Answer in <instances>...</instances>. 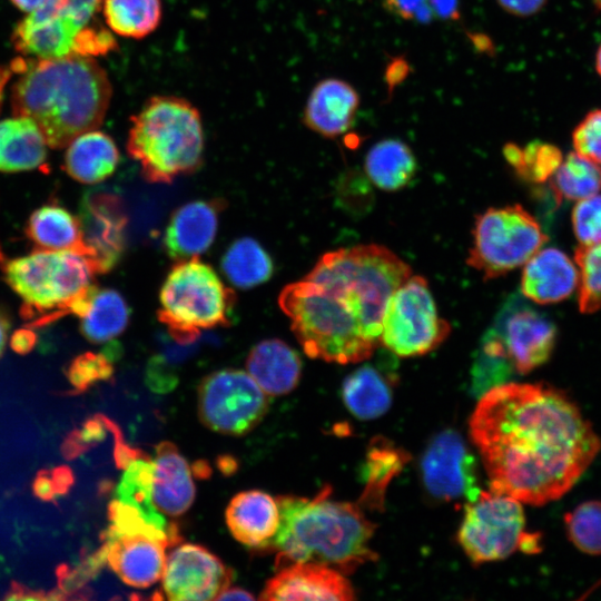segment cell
I'll use <instances>...</instances> for the list:
<instances>
[{
  "instance_id": "1",
  "label": "cell",
  "mask_w": 601,
  "mask_h": 601,
  "mask_svg": "<svg viewBox=\"0 0 601 601\" xmlns=\"http://www.w3.org/2000/svg\"><path fill=\"white\" fill-rule=\"evenodd\" d=\"M469 427L490 491L532 505L570 491L601 447L571 398L544 384L491 388L481 395Z\"/></svg>"
},
{
  "instance_id": "2",
  "label": "cell",
  "mask_w": 601,
  "mask_h": 601,
  "mask_svg": "<svg viewBox=\"0 0 601 601\" xmlns=\"http://www.w3.org/2000/svg\"><path fill=\"white\" fill-rule=\"evenodd\" d=\"M112 88L90 56L28 58L12 86V114L32 119L50 148L60 149L101 126Z\"/></svg>"
},
{
  "instance_id": "3",
  "label": "cell",
  "mask_w": 601,
  "mask_h": 601,
  "mask_svg": "<svg viewBox=\"0 0 601 601\" xmlns=\"http://www.w3.org/2000/svg\"><path fill=\"white\" fill-rule=\"evenodd\" d=\"M279 523L267 550L277 552L276 565L313 562L347 574L374 561L375 526L358 504L331 499L325 486L316 496L280 495Z\"/></svg>"
},
{
  "instance_id": "4",
  "label": "cell",
  "mask_w": 601,
  "mask_h": 601,
  "mask_svg": "<svg viewBox=\"0 0 601 601\" xmlns=\"http://www.w3.org/2000/svg\"><path fill=\"white\" fill-rule=\"evenodd\" d=\"M127 151L149 183L169 184L203 165L204 129L198 109L177 96L148 98L131 116Z\"/></svg>"
},
{
  "instance_id": "5",
  "label": "cell",
  "mask_w": 601,
  "mask_h": 601,
  "mask_svg": "<svg viewBox=\"0 0 601 601\" xmlns=\"http://www.w3.org/2000/svg\"><path fill=\"white\" fill-rule=\"evenodd\" d=\"M278 305L312 358L349 364L370 358L378 343L354 309L336 293L303 278L284 287Z\"/></svg>"
},
{
  "instance_id": "6",
  "label": "cell",
  "mask_w": 601,
  "mask_h": 601,
  "mask_svg": "<svg viewBox=\"0 0 601 601\" xmlns=\"http://www.w3.org/2000/svg\"><path fill=\"white\" fill-rule=\"evenodd\" d=\"M411 274V267L392 250L370 244L324 254L304 278L339 294L380 344L387 302Z\"/></svg>"
},
{
  "instance_id": "7",
  "label": "cell",
  "mask_w": 601,
  "mask_h": 601,
  "mask_svg": "<svg viewBox=\"0 0 601 601\" xmlns=\"http://www.w3.org/2000/svg\"><path fill=\"white\" fill-rule=\"evenodd\" d=\"M3 278L22 299V315L30 326H42L72 314L96 287L97 274L89 259L72 250L35 249L0 262Z\"/></svg>"
},
{
  "instance_id": "8",
  "label": "cell",
  "mask_w": 601,
  "mask_h": 601,
  "mask_svg": "<svg viewBox=\"0 0 601 601\" xmlns=\"http://www.w3.org/2000/svg\"><path fill=\"white\" fill-rule=\"evenodd\" d=\"M159 302V322L177 342L191 343L203 329L231 324L236 295L209 265L193 257L171 267Z\"/></svg>"
},
{
  "instance_id": "9",
  "label": "cell",
  "mask_w": 601,
  "mask_h": 601,
  "mask_svg": "<svg viewBox=\"0 0 601 601\" xmlns=\"http://www.w3.org/2000/svg\"><path fill=\"white\" fill-rule=\"evenodd\" d=\"M472 234L466 263L484 280L524 265L548 240L536 219L519 204L491 207L477 215Z\"/></svg>"
},
{
  "instance_id": "10",
  "label": "cell",
  "mask_w": 601,
  "mask_h": 601,
  "mask_svg": "<svg viewBox=\"0 0 601 601\" xmlns=\"http://www.w3.org/2000/svg\"><path fill=\"white\" fill-rule=\"evenodd\" d=\"M457 540L474 564L502 560L516 550H540V539L525 531L521 502L492 491H481L466 504Z\"/></svg>"
},
{
  "instance_id": "11",
  "label": "cell",
  "mask_w": 601,
  "mask_h": 601,
  "mask_svg": "<svg viewBox=\"0 0 601 601\" xmlns=\"http://www.w3.org/2000/svg\"><path fill=\"white\" fill-rule=\"evenodd\" d=\"M450 332V324L439 316L427 280L410 276L387 302L380 344L401 357L421 356L439 347Z\"/></svg>"
},
{
  "instance_id": "12",
  "label": "cell",
  "mask_w": 601,
  "mask_h": 601,
  "mask_svg": "<svg viewBox=\"0 0 601 601\" xmlns=\"http://www.w3.org/2000/svg\"><path fill=\"white\" fill-rule=\"evenodd\" d=\"M197 404L206 427L226 435H243L260 423L269 400L248 373L226 368L203 378Z\"/></svg>"
},
{
  "instance_id": "13",
  "label": "cell",
  "mask_w": 601,
  "mask_h": 601,
  "mask_svg": "<svg viewBox=\"0 0 601 601\" xmlns=\"http://www.w3.org/2000/svg\"><path fill=\"white\" fill-rule=\"evenodd\" d=\"M162 591L173 601L216 600L234 578L233 570L206 548L185 543L166 556Z\"/></svg>"
},
{
  "instance_id": "14",
  "label": "cell",
  "mask_w": 601,
  "mask_h": 601,
  "mask_svg": "<svg viewBox=\"0 0 601 601\" xmlns=\"http://www.w3.org/2000/svg\"><path fill=\"white\" fill-rule=\"evenodd\" d=\"M422 477L428 493L444 501L475 500L479 487L476 464L463 439L454 431L437 434L421 462Z\"/></svg>"
},
{
  "instance_id": "15",
  "label": "cell",
  "mask_w": 601,
  "mask_h": 601,
  "mask_svg": "<svg viewBox=\"0 0 601 601\" xmlns=\"http://www.w3.org/2000/svg\"><path fill=\"white\" fill-rule=\"evenodd\" d=\"M492 328L519 374H528L544 364L556 342V327L542 313L529 306L508 304Z\"/></svg>"
},
{
  "instance_id": "16",
  "label": "cell",
  "mask_w": 601,
  "mask_h": 601,
  "mask_svg": "<svg viewBox=\"0 0 601 601\" xmlns=\"http://www.w3.org/2000/svg\"><path fill=\"white\" fill-rule=\"evenodd\" d=\"M79 220L96 273L111 270L121 258L126 245L128 217L122 199L111 191H89L81 200Z\"/></svg>"
},
{
  "instance_id": "17",
  "label": "cell",
  "mask_w": 601,
  "mask_h": 601,
  "mask_svg": "<svg viewBox=\"0 0 601 601\" xmlns=\"http://www.w3.org/2000/svg\"><path fill=\"white\" fill-rule=\"evenodd\" d=\"M355 598L354 589L344 573L321 563L293 562L277 568L263 589L259 599L336 600Z\"/></svg>"
},
{
  "instance_id": "18",
  "label": "cell",
  "mask_w": 601,
  "mask_h": 601,
  "mask_svg": "<svg viewBox=\"0 0 601 601\" xmlns=\"http://www.w3.org/2000/svg\"><path fill=\"white\" fill-rule=\"evenodd\" d=\"M83 28L60 12L53 0H47L17 23L11 40L14 49L29 58H61L75 53Z\"/></svg>"
},
{
  "instance_id": "19",
  "label": "cell",
  "mask_w": 601,
  "mask_h": 601,
  "mask_svg": "<svg viewBox=\"0 0 601 601\" xmlns=\"http://www.w3.org/2000/svg\"><path fill=\"white\" fill-rule=\"evenodd\" d=\"M224 199L195 200L177 208L164 236V247L174 260H185L205 253L213 244Z\"/></svg>"
},
{
  "instance_id": "20",
  "label": "cell",
  "mask_w": 601,
  "mask_h": 601,
  "mask_svg": "<svg viewBox=\"0 0 601 601\" xmlns=\"http://www.w3.org/2000/svg\"><path fill=\"white\" fill-rule=\"evenodd\" d=\"M167 544L144 534L110 535L102 548L112 571L128 585L148 588L162 575Z\"/></svg>"
},
{
  "instance_id": "21",
  "label": "cell",
  "mask_w": 601,
  "mask_h": 601,
  "mask_svg": "<svg viewBox=\"0 0 601 601\" xmlns=\"http://www.w3.org/2000/svg\"><path fill=\"white\" fill-rule=\"evenodd\" d=\"M358 107L359 95L351 83L326 78L312 89L304 107L303 122L325 138H335L352 127Z\"/></svg>"
},
{
  "instance_id": "22",
  "label": "cell",
  "mask_w": 601,
  "mask_h": 601,
  "mask_svg": "<svg viewBox=\"0 0 601 601\" xmlns=\"http://www.w3.org/2000/svg\"><path fill=\"white\" fill-rule=\"evenodd\" d=\"M578 285V266L558 248L540 249L524 264L521 292L536 304L561 302L568 298Z\"/></svg>"
},
{
  "instance_id": "23",
  "label": "cell",
  "mask_w": 601,
  "mask_h": 601,
  "mask_svg": "<svg viewBox=\"0 0 601 601\" xmlns=\"http://www.w3.org/2000/svg\"><path fill=\"white\" fill-rule=\"evenodd\" d=\"M225 516L234 539L254 549L267 550L279 523L277 501L260 490L236 494L230 500Z\"/></svg>"
},
{
  "instance_id": "24",
  "label": "cell",
  "mask_w": 601,
  "mask_h": 601,
  "mask_svg": "<svg viewBox=\"0 0 601 601\" xmlns=\"http://www.w3.org/2000/svg\"><path fill=\"white\" fill-rule=\"evenodd\" d=\"M152 466L155 506L169 516L184 514L191 506L196 494L186 459L174 443L164 441L156 446Z\"/></svg>"
},
{
  "instance_id": "25",
  "label": "cell",
  "mask_w": 601,
  "mask_h": 601,
  "mask_svg": "<svg viewBox=\"0 0 601 601\" xmlns=\"http://www.w3.org/2000/svg\"><path fill=\"white\" fill-rule=\"evenodd\" d=\"M248 374L268 396L292 392L302 374V361L285 342L270 338L256 344L246 361Z\"/></svg>"
},
{
  "instance_id": "26",
  "label": "cell",
  "mask_w": 601,
  "mask_h": 601,
  "mask_svg": "<svg viewBox=\"0 0 601 601\" xmlns=\"http://www.w3.org/2000/svg\"><path fill=\"white\" fill-rule=\"evenodd\" d=\"M114 139L97 129L83 132L67 146L63 169L76 181L97 184L107 179L119 162Z\"/></svg>"
},
{
  "instance_id": "27",
  "label": "cell",
  "mask_w": 601,
  "mask_h": 601,
  "mask_svg": "<svg viewBox=\"0 0 601 601\" xmlns=\"http://www.w3.org/2000/svg\"><path fill=\"white\" fill-rule=\"evenodd\" d=\"M47 142L37 124L24 116L0 120V171L36 169L47 159Z\"/></svg>"
},
{
  "instance_id": "28",
  "label": "cell",
  "mask_w": 601,
  "mask_h": 601,
  "mask_svg": "<svg viewBox=\"0 0 601 601\" xmlns=\"http://www.w3.org/2000/svg\"><path fill=\"white\" fill-rule=\"evenodd\" d=\"M26 235L36 249L72 250L89 259L79 217L57 204L33 210L27 220Z\"/></svg>"
},
{
  "instance_id": "29",
  "label": "cell",
  "mask_w": 601,
  "mask_h": 601,
  "mask_svg": "<svg viewBox=\"0 0 601 601\" xmlns=\"http://www.w3.org/2000/svg\"><path fill=\"white\" fill-rule=\"evenodd\" d=\"M364 169L377 188L397 191L414 178L417 162L412 149L402 140L388 138L376 142L366 154Z\"/></svg>"
},
{
  "instance_id": "30",
  "label": "cell",
  "mask_w": 601,
  "mask_h": 601,
  "mask_svg": "<svg viewBox=\"0 0 601 601\" xmlns=\"http://www.w3.org/2000/svg\"><path fill=\"white\" fill-rule=\"evenodd\" d=\"M130 309L121 294L111 288L93 290L80 318V333L91 343H106L127 327Z\"/></svg>"
},
{
  "instance_id": "31",
  "label": "cell",
  "mask_w": 601,
  "mask_h": 601,
  "mask_svg": "<svg viewBox=\"0 0 601 601\" xmlns=\"http://www.w3.org/2000/svg\"><path fill=\"white\" fill-rule=\"evenodd\" d=\"M342 396L353 415L361 420H373L390 408L392 387L383 373L372 365H364L345 378Z\"/></svg>"
},
{
  "instance_id": "32",
  "label": "cell",
  "mask_w": 601,
  "mask_h": 601,
  "mask_svg": "<svg viewBox=\"0 0 601 601\" xmlns=\"http://www.w3.org/2000/svg\"><path fill=\"white\" fill-rule=\"evenodd\" d=\"M152 460L147 455L132 460L116 489L117 500L135 506L150 523L176 535L179 530L168 522L152 501Z\"/></svg>"
},
{
  "instance_id": "33",
  "label": "cell",
  "mask_w": 601,
  "mask_h": 601,
  "mask_svg": "<svg viewBox=\"0 0 601 601\" xmlns=\"http://www.w3.org/2000/svg\"><path fill=\"white\" fill-rule=\"evenodd\" d=\"M406 461V454L391 442L383 439L372 442L364 465L365 487L361 504L368 509H381L388 484Z\"/></svg>"
},
{
  "instance_id": "34",
  "label": "cell",
  "mask_w": 601,
  "mask_h": 601,
  "mask_svg": "<svg viewBox=\"0 0 601 601\" xmlns=\"http://www.w3.org/2000/svg\"><path fill=\"white\" fill-rule=\"evenodd\" d=\"M225 276L238 288H250L267 282L274 273L269 254L249 237L235 240L221 258Z\"/></svg>"
},
{
  "instance_id": "35",
  "label": "cell",
  "mask_w": 601,
  "mask_h": 601,
  "mask_svg": "<svg viewBox=\"0 0 601 601\" xmlns=\"http://www.w3.org/2000/svg\"><path fill=\"white\" fill-rule=\"evenodd\" d=\"M101 11L109 29L118 36L142 39L160 23V0H102Z\"/></svg>"
},
{
  "instance_id": "36",
  "label": "cell",
  "mask_w": 601,
  "mask_h": 601,
  "mask_svg": "<svg viewBox=\"0 0 601 601\" xmlns=\"http://www.w3.org/2000/svg\"><path fill=\"white\" fill-rule=\"evenodd\" d=\"M503 156L516 175L529 183H544L550 179L563 157L561 150L549 142L531 141L524 147L509 142L503 147Z\"/></svg>"
},
{
  "instance_id": "37",
  "label": "cell",
  "mask_w": 601,
  "mask_h": 601,
  "mask_svg": "<svg viewBox=\"0 0 601 601\" xmlns=\"http://www.w3.org/2000/svg\"><path fill=\"white\" fill-rule=\"evenodd\" d=\"M514 368L503 344L492 327L483 335L471 371L474 395L481 396L491 388L508 383Z\"/></svg>"
},
{
  "instance_id": "38",
  "label": "cell",
  "mask_w": 601,
  "mask_h": 601,
  "mask_svg": "<svg viewBox=\"0 0 601 601\" xmlns=\"http://www.w3.org/2000/svg\"><path fill=\"white\" fill-rule=\"evenodd\" d=\"M552 183L558 199L581 200L601 190V167L571 152L554 173Z\"/></svg>"
},
{
  "instance_id": "39",
  "label": "cell",
  "mask_w": 601,
  "mask_h": 601,
  "mask_svg": "<svg viewBox=\"0 0 601 601\" xmlns=\"http://www.w3.org/2000/svg\"><path fill=\"white\" fill-rule=\"evenodd\" d=\"M564 524L569 540L581 552L601 555V501L579 504L566 513Z\"/></svg>"
},
{
  "instance_id": "40",
  "label": "cell",
  "mask_w": 601,
  "mask_h": 601,
  "mask_svg": "<svg viewBox=\"0 0 601 601\" xmlns=\"http://www.w3.org/2000/svg\"><path fill=\"white\" fill-rule=\"evenodd\" d=\"M574 259L579 269V308L593 313L601 308V244L580 245Z\"/></svg>"
},
{
  "instance_id": "41",
  "label": "cell",
  "mask_w": 601,
  "mask_h": 601,
  "mask_svg": "<svg viewBox=\"0 0 601 601\" xmlns=\"http://www.w3.org/2000/svg\"><path fill=\"white\" fill-rule=\"evenodd\" d=\"M112 373L111 358L106 352L80 354L67 368V377L76 392H82L99 381L108 380Z\"/></svg>"
},
{
  "instance_id": "42",
  "label": "cell",
  "mask_w": 601,
  "mask_h": 601,
  "mask_svg": "<svg viewBox=\"0 0 601 601\" xmlns=\"http://www.w3.org/2000/svg\"><path fill=\"white\" fill-rule=\"evenodd\" d=\"M572 227L580 245L601 244V195L578 201L572 211Z\"/></svg>"
},
{
  "instance_id": "43",
  "label": "cell",
  "mask_w": 601,
  "mask_h": 601,
  "mask_svg": "<svg viewBox=\"0 0 601 601\" xmlns=\"http://www.w3.org/2000/svg\"><path fill=\"white\" fill-rule=\"evenodd\" d=\"M575 152L601 165V109L588 112L572 132Z\"/></svg>"
},
{
  "instance_id": "44",
  "label": "cell",
  "mask_w": 601,
  "mask_h": 601,
  "mask_svg": "<svg viewBox=\"0 0 601 601\" xmlns=\"http://www.w3.org/2000/svg\"><path fill=\"white\" fill-rule=\"evenodd\" d=\"M387 11L405 20L431 22L434 17L426 0H383Z\"/></svg>"
},
{
  "instance_id": "45",
  "label": "cell",
  "mask_w": 601,
  "mask_h": 601,
  "mask_svg": "<svg viewBox=\"0 0 601 601\" xmlns=\"http://www.w3.org/2000/svg\"><path fill=\"white\" fill-rule=\"evenodd\" d=\"M57 9L81 27H87L101 9L102 0H53Z\"/></svg>"
},
{
  "instance_id": "46",
  "label": "cell",
  "mask_w": 601,
  "mask_h": 601,
  "mask_svg": "<svg viewBox=\"0 0 601 601\" xmlns=\"http://www.w3.org/2000/svg\"><path fill=\"white\" fill-rule=\"evenodd\" d=\"M497 2L511 14L528 17L539 12L546 3V0H497Z\"/></svg>"
},
{
  "instance_id": "47",
  "label": "cell",
  "mask_w": 601,
  "mask_h": 601,
  "mask_svg": "<svg viewBox=\"0 0 601 601\" xmlns=\"http://www.w3.org/2000/svg\"><path fill=\"white\" fill-rule=\"evenodd\" d=\"M434 18L455 21L460 18L459 0H426Z\"/></svg>"
},
{
  "instance_id": "48",
  "label": "cell",
  "mask_w": 601,
  "mask_h": 601,
  "mask_svg": "<svg viewBox=\"0 0 601 601\" xmlns=\"http://www.w3.org/2000/svg\"><path fill=\"white\" fill-rule=\"evenodd\" d=\"M36 333L29 328H20L10 337V346L18 354H27L36 345Z\"/></svg>"
},
{
  "instance_id": "49",
  "label": "cell",
  "mask_w": 601,
  "mask_h": 601,
  "mask_svg": "<svg viewBox=\"0 0 601 601\" xmlns=\"http://www.w3.org/2000/svg\"><path fill=\"white\" fill-rule=\"evenodd\" d=\"M33 491L42 500H51L58 494L51 471H42L36 476Z\"/></svg>"
},
{
  "instance_id": "50",
  "label": "cell",
  "mask_w": 601,
  "mask_h": 601,
  "mask_svg": "<svg viewBox=\"0 0 601 601\" xmlns=\"http://www.w3.org/2000/svg\"><path fill=\"white\" fill-rule=\"evenodd\" d=\"M53 482L57 487V493L62 494L67 492L72 483V474L68 467H57L51 471Z\"/></svg>"
},
{
  "instance_id": "51",
  "label": "cell",
  "mask_w": 601,
  "mask_h": 601,
  "mask_svg": "<svg viewBox=\"0 0 601 601\" xmlns=\"http://www.w3.org/2000/svg\"><path fill=\"white\" fill-rule=\"evenodd\" d=\"M255 597L243 588L228 587L216 600H254Z\"/></svg>"
},
{
  "instance_id": "52",
  "label": "cell",
  "mask_w": 601,
  "mask_h": 601,
  "mask_svg": "<svg viewBox=\"0 0 601 601\" xmlns=\"http://www.w3.org/2000/svg\"><path fill=\"white\" fill-rule=\"evenodd\" d=\"M46 598L45 595H39L38 593L33 592V591H29L27 590L26 588L19 585V584H13L9 594L7 595V599H13V600H17V599H22V600H26V599H43Z\"/></svg>"
},
{
  "instance_id": "53",
  "label": "cell",
  "mask_w": 601,
  "mask_h": 601,
  "mask_svg": "<svg viewBox=\"0 0 601 601\" xmlns=\"http://www.w3.org/2000/svg\"><path fill=\"white\" fill-rule=\"evenodd\" d=\"M9 329L10 317L8 316L6 311L0 308V356L2 355L4 346L7 344Z\"/></svg>"
},
{
  "instance_id": "54",
  "label": "cell",
  "mask_w": 601,
  "mask_h": 601,
  "mask_svg": "<svg viewBox=\"0 0 601 601\" xmlns=\"http://www.w3.org/2000/svg\"><path fill=\"white\" fill-rule=\"evenodd\" d=\"M391 67L392 68H390L388 72H387V76L390 78V83H394L395 81H400L405 77L407 66L402 60H397V61L393 62Z\"/></svg>"
},
{
  "instance_id": "55",
  "label": "cell",
  "mask_w": 601,
  "mask_h": 601,
  "mask_svg": "<svg viewBox=\"0 0 601 601\" xmlns=\"http://www.w3.org/2000/svg\"><path fill=\"white\" fill-rule=\"evenodd\" d=\"M18 9L30 13L39 9L47 0H10Z\"/></svg>"
},
{
  "instance_id": "56",
  "label": "cell",
  "mask_w": 601,
  "mask_h": 601,
  "mask_svg": "<svg viewBox=\"0 0 601 601\" xmlns=\"http://www.w3.org/2000/svg\"><path fill=\"white\" fill-rule=\"evenodd\" d=\"M12 73H14V71L11 63L8 66H0V110L3 101L4 87Z\"/></svg>"
},
{
  "instance_id": "57",
  "label": "cell",
  "mask_w": 601,
  "mask_h": 601,
  "mask_svg": "<svg viewBox=\"0 0 601 601\" xmlns=\"http://www.w3.org/2000/svg\"><path fill=\"white\" fill-rule=\"evenodd\" d=\"M595 69L599 76L601 77V45L599 46L597 56H595Z\"/></svg>"
},
{
  "instance_id": "58",
  "label": "cell",
  "mask_w": 601,
  "mask_h": 601,
  "mask_svg": "<svg viewBox=\"0 0 601 601\" xmlns=\"http://www.w3.org/2000/svg\"><path fill=\"white\" fill-rule=\"evenodd\" d=\"M595 7L601 10V0H593Z\"/></svg>"
},
{
  "instance_id": "59",
  "label": "cell",
  "mask_w": 601,
  "mask_h": 601,
  "mask_svg": "<svg viewBox=\"0 0 601 601\" xmlns=\"http://www.w3.org/2000/svg\"><path fill=\"white\" fill-rule=\"evenodd\" d=\"M6 258V256L3 255V253L1 252V247H0V262Z\"/></svg>"
}]
</instances>
